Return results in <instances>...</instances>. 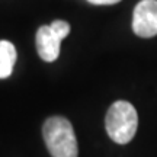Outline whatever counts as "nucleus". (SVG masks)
<instances>
[{"instance_id": "f257e3e1", "label": "nucleus", "mask_w": 157, "mask_h": 157, "mask_svg": "<svg viewBox=\"0 0 157 157\" xmlns=\"http://www.w3.org/2000/svg\"><path fill=\"white\" fill-rule=\"evenodd\" d=\"M45 146L52 157H77L78 147L71 122L64 117H51L42 125Z\"/></svg>"}, {"instance_id": "f03ea898", "label": "nucleus", "mask_w": 157, "mask_h": 157, "mask_svg": "<svg viewBox=\"0 0 157 157\" xmlns=\"http://www.w3.org/2000/svg\"><path fill=\"white\" fill-rule=\"evenodd\" d=\"M105 127L111 140L117 144H127L134 138L138 127L135 108L127 101H117L108 109Z\"/></svg>"}, {"instance_id": "7ed1b4c3", "label": "nucleus", "mask_w": 157, "mask_h": 157, "mask_svg": "<svg viewBox=\"0 0 157 157\" xmlns=\"http://www.w3.org/2000/svg\"><path fill=\"white\" fill-rule=\"evenodd\" d=\"M132 31L141 38L157 35V0H141L132 15Z\"/></svg>"}, {"instance_id": "20e7f679", "label": "nucleus", "mask_w": 157, "mask_h": 157, "mask_svg": "<svg viewBox=\"0 0 157 157\" xmlns=\"http://www.w3.org/2000/svg\"><path fill=\"white\" fill-rule=\"evenodd\" d=\"M63 39L51 29L50 25H44L36 32V51L38 56L47 63L56 61L60 56V45Z\"/></svg>"}, {"instance_id": "39448f33", "label": "nucleus", "mask_w": 157, "mask_h": 157, "mask_svg": "<svg viewBox=\"0 0 157 157\" xmlns=\"http://www.w3.org/2000/svg\"><path fill=\"white\" fill-rule=\"evenodd\" d=\"M16 61V48L10 41H0V78H7Z\"/></svg>"}, {"instance_id": "423d86ee", "label": "nucleus", "mask_w": 157, "mask_h": 157, "mask_svg": "<svg viewBox=\"0 0 157 157\" xmlns=\"http://www.w3.org/2000/svg\"><path fill=\"white\" fill-rule=\"evenodd\" d=\"M50 26L61 39H64L68 34H70V25H68L66 21H60V19H57V21H54V22L51 23Z\"/></svg>"}, {"instance_id": "0eeeda50", "label": "nucleus", "mask_w": 157, "mask_h": 157, "mask_svg": "<svg viewBox=\"0 0 157 157\" xmlns=\"http://www.w3.org/2000/svg\"><path fill=\"white\" fill-rule=\"evenodd\" d=\"M89 3H92V5H115V3H118V2H121V0H87Z\"/></svg>"}]
</instances>
